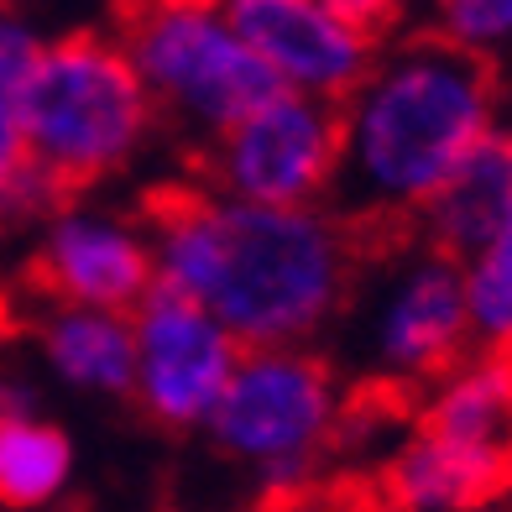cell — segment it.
<instances>
[{"mask_svg": "<svg viewBox=\"0 0 512 512\" xmlns=\"http://www.w3.org/2000/svg\"><path fill=\"white\" fill-rule=\"evenodd\" d=\"M476 351H512V215L460 262Z\"/></svg>", "mask_w": 512, "mask_h": 512, "instance_id": "2e32d148", "label": "cell"}, {"mask_svg": "<svg viewBox=\"0 0 512 512\" xmlns=\"http://www.w3.org/2000/svg\"><path fill=\"white\" fill-rule=\"evenodd\" d=\"M507 215H512V126H497L455 168V178L424 209L413 236H424L450 262H465Z\"/></svg>", "mask_w": 512, "mask_h": 512, "instance_id": "5bb4252c", "label": "cell"}, {"mask_svg": "<svg viewBox=\"0 0 512 512\" xmlns=\"http://www.w3.org/2000/svg\"><path fill=\"white\" fill-rule=\"evenodd\" d=\"M241 356V340L215 314L168 288L131 309V403L168 434H204Z\"/></svg>", "mask_w": 512, "mask_h": 512, "instance_id": "9c48e42d", "label": "cell"}, {"mask_svg": "<svg viewBox=\"0 0 512 512\" xmlns=\"http://www.w3.org/2000/svg\"><path fill=\"white\" fill-rule=\"evenodd\" d=\"M340 173L335 105L272 89L236 126L199 147V189L256 209H319Z\"/></svg>", "mask_w": 512, "mask_h": 512, "instance_id": "52a82bcc", "label": "cell"}, {"mask_svg": "<svg viewBox=\"0 0 512 512\" xmlns=\"http://www.w3.org/2000/svg\"><path fill=\"white\" fill-rule=\"evenodd\" d=\"M42 42L48 37H42L32 21L0 11V110H16V95H21V84L32 79Z\"/></svg>", "mask_w": 512, "mask_h": 512, "instance_id": "d6986e66", "label": "cell"}, {"mask_svg": "<svg viewBox=\"0 0 512 512\" xmlns=\"http://www.w3.org/2000/svg\"><path fill=\"white\" fill-rule=\"evenodd\" d=\"M434 32L497 68L512 53V0H445L434 11Z\"/></svg>", "mask_w": 512, "mask_h": 512, "instance_id": "ac0fdd59", "label": "cell"}, {"mask_svg": "<svg viewBox=\"0 0 512 512\" xmlns=\"http://www.w3.org/2000/svg\"><path fill=\"white\" fill-rule=\"evenodd\" d=\"M345 434V387L319 351H246L204 439L262 492L298 497Z\"/></svg>", "mask_w": 512, "mask_h": 512, "instance_id": "5b68a950", "label": "cell"}, {"mask_svg": "<svg viewBox=\"0 0 512 512\" xmlns=\"http://www.w3.org/2000/svg\"><path fill=\"white\" fill-rule=\"evenodd\" d=\"M413 424L512 465V351H471L424 392Z\"/></svg>", "mask_w": 512, "mask_h": 512, "instance_id": "7c38bea8", "label": "cell"}, {"mask_svg": "<svg viewBox=\"0 0 512 512\" xmlns=\"http://www.w3.org/2000/svg\"><path fill=\"white\" fill-rule=\"evenodd\" d=\"M512 486V465L429 429H408L382 465L387 512H486Z\"/></svg>", "mask_w": 512, "mask_h": 512, "instance_id": "8fae6325", "label": "cell"}, {"mask_svg": "<svg viewBox=\"0 0 512 512\" xmlns=\"http://www.w3.org/2000/svg\"><path fill=\"white\" fill-rule=\"evenodd\" d=\"M27 272L42 304L131 314L157 288L147 215L89 194L58 199L32 230Z\"/></svg>", "mask_w": 512, "mask_h": 512, "instance_id": "ba28073f", "label": "cell"}, {"mask_svg": "<svg viewBox=\"0 0 512 512\" xmlns=\"http://www.w3.org/2000/svg\"><path fill=\"white\" fill-rule=\"evenodd\" d=\"M32 351L63 387L89 398H131V314L42 304Z\"/></svg>", "mask_w": 512, "mask_h": 512, "instance_id": "4fadbf2b", "label": "cell"}, {"mask_svg": "<svg viewBox=\"0 0 512 512\" xmlns=\"http://www.w3.org/2000/svg\"><path fill=\"white\" fill-rule=\"evenodd\" d=\"M115 37L142 79L157 121L178 126L194 152L277 89L262 58L251 53V42L236 32L230 6L157 0V6L126 11Z\"/></svg>", "mask_w": 512, "mask_h": 512, "instance_id": "277c9868", "label": "cell"}, {"mask_svg": "<svg viewBox=\"0 0 512 512\" xmlns=\"http://www.w3.org/2000/svg\"><path fill=\"white\" fill-rule=\"evenodd\" d=\"M157 126L162 121L115 32L48 37L16 95L27 162L63 199L121 178L152 147Z\"/></svg>", "mask_w": 512, "mask_h": 512, "instance_id": "3957f363", "label": "cell"}, {"mask_svg": "<svg viewBox=\"0 0 512 512\" xmlns=\"http://www.w3.org/2000/svg\"><path fill=\"white\" fill-rule=\"evenodd\" d=\"M340 173L330 209L377 241L418 230L424 209L502 126V74L434 27L387 37L366 79L335 105Z\"/></svg>", "mask_w": 512, "mask_h": 512, "instance_id": "7a4b0ae2", "label": "cell"}, {"mask_svg": "<svg viewBox=\"0 0 512 512\" xmlns=\"http://www.w3.org/2000/svg\"><path fill=\"white\" fill-rule=\"evenodd\" d=\"M142 215L157 288L215 314L241 351H314L351 309L371 251L330 204L256 209L204 194L199 183L162 189Z\"/></svg>", "mask_w": 512, "mask_h": 512, "instance_id": "6da1fadb", "label": "cell"}, {"mask_svg": "<svg viewBox=\"0 0 512 512\" xmlns=\"http://www.w3.org/2000/svg\"><path fill=\"white\" fill-rule=\"evenodd\" d=\"M63 194H53L48 183L32 173L27 147L16 131V110H0V230H37V220L48 215Z\"/></svg>", "mask_w": 512, "mask_h": 512, "instance_id": "e0dca14e", "label": "cell"}, {"mask_svg": "<svg viewBox=\"0 0 512 512\" xmlns=\"http://www.w3.org/2000/svg\"><path fill=\"white\" fill-rule=\"evenodd\" d=\"M345 314H356V361L382 392H429L476 351L460 262L434 251L424 236L398 241L377 267L366 251Z\"/></svg>", "mask_w": 512, "mask_h": 512, "instance_id": "8992f818", "label": "cell"}, {"mask_svg": "<svg viewBox=\"0 0 512 512\" xmlns=\"http://www.w3.org/2000/svg\"><path fill=\"white\" fill-rule=\"evenodd\" d=\"M74 481V439L42 408L0 413V507L48 512Z\"/></svg>", "mask_w": 512, "mask_h": 512, "instance_id": "9a60e30c", "label": "cell"}, {"mask_svg": "<svg viewBox=\"0 0 512 512\" xmlns=\"http://www.w3.org/2000/svg\"><path fill=\"white\" fill-rule=\"evenodd\" d=\"M230 21L251 42L277 89L340 105L387 42V21L351 0H230Z\"/></svg>", "mask_w": 512, "mask_h": 512, "instance_id": "30bf717a", "label": "cell"}]
</instances>
